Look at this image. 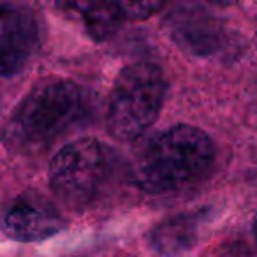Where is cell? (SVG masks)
Returning a JSON list of instances; mask_svg holds the SVG:
<instances>
[{"instance_id": "9c48e42d", "label": "cell", "mask_w": 257, "mask_h": 257, "mask_svg": "<svg viewBox=\"0 0 257 257\" xmlns=\"http://www.w3.org/2000/svg\"><path fill=\"white\" fill-rule=\"evenodd\" d=\"M81 15L86 32L93 41H104L111 37L120 25L128 20L125 4H111V2H74L67 4Z\"/></svg>"}, {"instance_id": "3957f363", "label": "cell", "mask_w": 257, "mask_h": 257, "mask_svg": "<svg viewBox=\"0 0 257 257\" xmlns=\"http://www.w3.org/2000/svg\"><path fill=\"white\" fill-rule=\"evenodd\" d=\"M116 155L95 138L67 143L50 162V187L62 204L74 211L92 206L109 185Z\"/></svg>"}, {"instance_id": "8fae6325", "label": "cell", "mask_w": 257, "mask_h": 257, "mask_svg": "<svg viewBox=\"0 0 257 257\" xmlns=\"http://www.w3.org/2000/svg\"><path fill=\"white\" fill-rule=\"evenodd\" d=\"M255 238H257V222H255Z\"/></svg>"}, {"instance_id": "30bf717a", "label": "cell", "mask_w": 257, "mask_h": 257, "mask_svg": "<svg viewBox=\"0 0 257 257\" xmlns=\"http://www.w3.org/2000/svg\"><path fill=\"white\" fill-rule=\"evenodd\" d=\"M161 8L162 4H155V2H150V4L148 2H145V4H133V2H128V4H125L128 20H145L154 15V13H157Z\"/></svg>"}, {"instance_id": "7a4b0ae2", "label": "cell", "mask_w": 257, "mask_h": 257, "mask_svg": "<svg viewBox=\"0 0 257 257\" xmlns=\"http://www.w3.org/2000/svg\"><path fill=\"white\" fill-rule=\"evenodd\" d=\"M213 159L215 147L206 133L192 125H175L140 150L133 180L148 194L175 192L203 178Z\"/></svg>"}, {"instance_id": "6da1fadb", "label": "cell", "mask_w": 257, "mask_h": 257, "mask_svg": "<svg viewBox=\"0 0 257 257\" xmlns=\"http://www.w3.org/2000/svg\"><path fill=\"white\" fill-rule=\"evenodd\" d=\"M90 99L85 88L69 79L36 85L13 109L4 140L15 150L39 152L85 123Z\"/></svg>"}, {"instance_id": "277c9868", "label": "cell", "mask_w": 257, "mask_h": 257, "mask_svg": "<svg viewBox=\"0 0 257 257\" xmlns=\"http://www.w3.org/2000/svg\"><path fill=\"white\" fill-rule=\"evenodd\" d=\"M168 83L159 65L136 62L118 72L107 102V131L120 141H133L157 120Z\"/></svg>"}, {"instance_id": "8992f818", "label": "cell", "mask_w": 257, "mask_h": 257, "mask_svg": "<svg viewBox=\"0 0 257 257\" xmlns=\"http://www.w3.org/2000/svg\"><path fill=\"white\" fill-rule=\"evenodd\" d=\"M168 30L182 50L210 58L225 55L229 36L225 27L201 8H180L168 18Z\"/></svg>"}, {"instance_id": "5b68a950", "label": "cell", "mask_w": 257, "mask_h": 257, "mask_svg": "<svg viewBox=\"0 0 257 257\" xmlns=\"http://www.w3.org/2000/svg\"><path fill=\"white\" fill-rule=\"evenodd\" d=\"M41 44V25L27 6L2 4L0 16V67L6 78L22 72Z\"/></svg>"}, {"instance_id": "ba28073f", "label": "cell", "mask_w": 257, "mask_h": 257, "mask_svg": "<svg viewBox=\"0 0 257 257\" xmlns=\"http://www.w3.org/2000/svg\"><path fill=\"white\" fill-rule=\"evenodd\" d=\"M206 217V211L196 210L190 213H180L171 218H166L152 231V246L166 257H175L187 252L196 245Z\"/></svg>"}, {"instance_id": "52a82bcc", "label": "cell", "mask_w": 257, "mask_h": 257, "mask_svg": "<svg viewBox=\"0 0 257 257\" xmlns=\"http://www.w3.org/2000/svg\"><path fill=\"white\" fill-rule=\"evenodd\" d=\"M2 225L6 234L16 241H39L64 229L65 220L46 199L25 194L8 206Z\"/></svg>"}]
</instances>
